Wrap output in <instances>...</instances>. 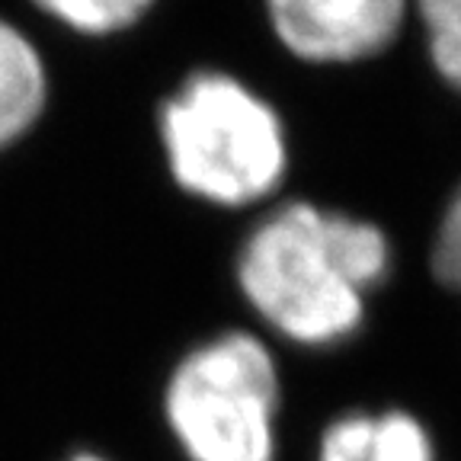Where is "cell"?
<instances>
[{"label":"cell","mask_w":461,"mask_h":461,"mask_svg":"<svg viewBox=\"0 0 461 461\" xmlns=\"http://www.w3.org/2000/svg\"><path fill=\"white\" fill-rule=\"evenodd\" d=\"M394 267L384 224L317 202H285L247 234L238 285L269 333L327 353L362 337Z\"/></svg>","instance_id":"1"},{"label":"cell","mask_w":461,"mask_h":461,"mask_svg":"<svg viewBox=\"0 0 461 461\" xmlns=\"http://www.w3.org/2000/svg\"><path fill=\"white\" fill-rule=\"evenodd\" d=\"M167 429L186 461H276L282 375L269 343L221 330L176 359L164 382Z\"/></svg>","instance_id":"2"},{"label":"cell","mask_w":461,"mask_h":461,"mask_svg":"<svg viewBox=\"0 0 461 461\" xmlns=\"http://www.w3.org/2000/svg\"><path fill=\"white\" fill-rule=\"evenodd\" d=\"M173 180L224 209L267 199L285 176L279 115L228 74H195L160 113Z\"/></svg>","instance_id":"3"},{"label":"cell","mask_w":461,"mask_h":461,"mask_svg":"<svg viewBox=\"0 0 461 461\" xmlns=\"http://www.w3.org/2000/svg\"><path fill=\"white\" fill-rule=\"evenodd\" d=\"M276 36L314 65H356L388 51L413 16V0H267Z\"/></svg>","instance_id":"4"},{"label":"cell","mask_w":461,"mask_h":461,"mask_svg":"<svg viewBox=\"0 0 461 461\" xmlns=\"http://www.w3.org/2000/svg\"><path fill=\"white\" fill-rule=\"evenodd\" d=\"M314 461H448L436 426L403 403L349 407L317 436Z\"/></svg>","instance_id":"5"},{"label":"cell","mask_w":461,"mask_h":461,"mask_svg":"<svg viewBox=\"0 0 461 461\" xmlns=\"http://www.w3.org/2000/svg\"><path fill=\"white\" fill-rule=\"evenodd\" d=\"M45 106V68L20 29L0 20V148L29 131Z\"/></svg>","instance_id":"6"},{"label":"cell","mask_w":461,"mask_h":461,"mask_svg":"<svg viewBox=\"0 0 461 461\" xmlns=\"http://www.w3.org/2000/svg\"><path fill=\"white\" fill-rule=\"evenodd\" d=\"M413 16L429 68L461 96V0H413Z\"/></svg>","instance_id":"7"},{"label":"cell","mask_w":461,"mask_h":461,"mask_svg":"<svg viewBox=\"0 0 461 461\" xmlns=\"http://www.w3.org/2000/svg\"><path fill=\"white\" fill-rule=\"evenodd\" d=\"M426 269H429V279L461 304V180L442 202L436 224H432Z\"/></svg>","instance_id":"8"},{"label":"cell","mask_w":461,"mask_h":461,"mask_svg":"<svg viewBox=\"0 0 461 461\" xmlns=\"http://www.w3.org/2000/svg\"><path fill=\"white\" fill-rule=\"evenodd\" d=\"M36 4L71 29L103 36L131 26L154 0H36Z\"/></svg>","instance_id":"9"},{"label":"cell","mask_w":461,"mask_h":461,"mask_svg":"<svg viewBox=\"0 0 461 461\" xmlns=\"http://www.w3.org/2000/svg\"><path fill=\"white\" fill-rule=\"evenodd\" d=\"M65 461H109V458H103V455H96V452H74L71 458H65Z\"/></svg>","instance_id":"10"}]
</instances>
